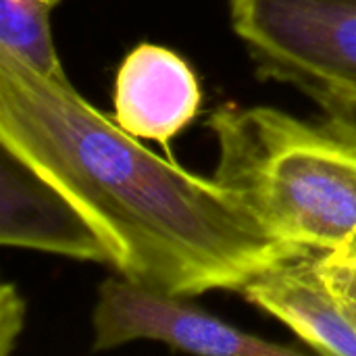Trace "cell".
Listing matches in <instances>:
<instances>
[{
  "mask_svg": "<svg viewBox=\"0 0 356 356\" xmlns=\"http://www.w3.org/2000/svg\"><path fill=\"white\" fill-rule=\"evenodd\" d=\"M0 144L92 223L127 280L175 296L242 290L309 250L273 238L221 186L142 146L69 81L0 52Z\"/></svg>",
  "mask_w": 356,
  "mask_h": 356,
  "instance_id": "6da1fadb",
  "label": "cell"
},
{
  "mask_svg": "<svg viewBox=\"0 0 356 356\" xmlns=\"http://www.w3.org/2000/svg\"><path fill=\"white\" fill-rule=\"evenodd\" d=\"M215 179L277 240L309 252L356 248V140L273 106L217 108Z\"/></svg>",
  "mask_w": 356,
  "mask_h": 356,
  "instance_id": "7a4b0ae2",
  "label": "cell"
},
{
  "mask_svg": "<svg viewBox=\"0 0 356 356\" xmlns=\"http://www.w3.org/2000/svg\"><path fill=\"white\" fill-rule=\"evenodd\" d=\"M261 75L307 94H356V0H232Z\"/></svg>",
  "mask_w": 356,
  "mask_h": 356,
  "instance_id": "3957f363",
  "label": "cell"
},
{
  "mask_svg": "<svg viewBox=\"0 0 356 356\" xmlns=\"http://www.w3.org/2000/svg\"><path fill=\"white\" fill-rule=\"evenodd\" d=\"M186 296L146 288L127 277H108L98 288L92 313V353L150 340L204 356H288L298 348L246 334L190 305Z\"/></svg>",
  "mask_w": 356,
  "mask_h": 356,
  "instance_id": "277c9868",
  "label": "cell"
},
{
  "mask_svg": "<svg viewBox=\"0 0 356 356\" xmlns=\"http://www.w3.org/2000/svg\"><path fill=\"white\" fill-rule=\"evenodd\" d=\"M0 244L111 263L104 242L75 202L2 144Z\"/></svg>",
  "mask_w": 356,
  "mask_h": 356,
  "instance_id": "5b68a950",
  "label": "cell"
},
{
  "mask_svg": "<svg viewBox=\"0 0 356 356\" xmlns=\"http://www.w3.org/2000/svg\"><path fill=\"white\" fill-rule=\"evenodd\" d=\"M202 90L192 65L175 50L138 44L113 81L115 121L138 140L167 146L200 113Z\"/></svg>",
  "mask_w": 356,
  "mask_h": 356,
  "instance_id": "8992f818",
  "label": "cell"
},
{
  "mask_svg": "<svg viewBox=\"0 0 356 356\" xmlns=\"http://www.w3.org/2000/svg\"><path fill=\"white\" fill-rule=\"evenodd\" d=\"M321 355L356 356V327L319 265V252L284 259L240 290Z\"/></svg>",
  "mask_w": 356,
  "mask_h": 356,
  "instance_id": "52a82bcc",
  "label": "cell"
},
{
  "mask_svg": "<svg viewBox=\"0 0 356 356\" xmlns=\"http://www.w3.org/2000/svg\"><path fill=\"white\" fill-rule=\"evenodd\" d=\"M42 0H0V52L54 81H69L54 48L50 13Z\"/></svg>",
  "mask_w": 356,
  "mask_h": 356,
  "instance_id": "ba28073f",
  "label": "cell"
},
{
  "mask_svg": "<svg viewBox=\"0 0 356 356\" xmlns=\"http://www.w3.org/2000/svg\"><path fill=\"white\" fill-rule=\"evenodd\" d=\"M25 321V302L13 284L0 290V355L6 356L17 344Z\"/></svg>",
  "mask_w": 356,
  "mask_h": 356,
  "instance_id": "9c48e42d",
  "label": "cell"
},
{
  "mask_svg": "<svg viewBox=\"0 0 356 356\" xmlns=\"http://www.w3.org/2000/svg\"><path fill=\"white\" fill-rule=\"evenodd\" d=\"M313 98L325 113V123L336 131L356 140V94L350 92H317Z\"/></svg>",
  "mask_w": 356,
  "mask_h": 356,
  "instance_id": "30bf717a",
  "label": "cell"
},
{
  "mask_svg": "<svg viewBox=\"0 0 356 356\" xmlns=\"http://www.w3.org/2000/svg\"><path fill=\"white\" fill-rule=\"evenodd\" d=\"M319 265L334 288L356 296V254L323 252L319 254Z\"/></svg>",
  "mask_w": 356,
  "mask_h": 356,
  "instance_id": "8fae6325",
  "label": "cell"
},
{
  "mask_svg": "<svg viewBox=\"0 0 356 356\" xmlns=\"http://www.w3.org/2000/svg\"><path fill=\"white\" fill-rule=\"evenodd\" d=\"M334 290L338 292V296H340V300H342V305H344V311H346L350 323L356 327V296L346 294V292H342V290H338V288H334Z\"/></svg>",
  "mask_w": 356,
  "mask_h": 356,
  "instance_id": "7c38bea8",
  "label": "cell"
},
{
  "mask_svg": "<svg viewBox=\"0 0 356 356\" xmlns=\"http://www.w3.org/2000/svg\"><path fill=\"white\" fill-rule=\"evenodd\" d=\"M42 2H46V4H50V6H56L60 0H42Z\"/></svg>",
  "mask_w": 356,
  "mask_h": 356,
  "instance_id": "4fadbf2b",
  "label": "cell"
},
{
  "mask_svg": "<svg viewBox=\"0 0 356 356\" xmlns=\"http://www.w3.org/2000/svg\"><path fill=\"white\" fill-rule=\"evenodd\" d=\"M346 252H350V254H356V248H355V250H346Z\"/></svg>",
  "mask_w": 356,
  "mask_h": 356,
  "instance_id": "5bb4252c",
  "label": "cell"
}]
</instances>
